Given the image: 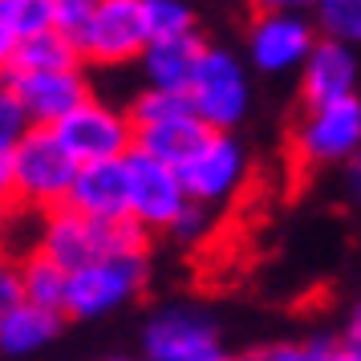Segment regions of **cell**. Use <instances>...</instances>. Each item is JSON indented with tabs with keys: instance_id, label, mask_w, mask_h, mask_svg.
Masks as SVG:
<instances>
[{
	"instance_id": "6da1fadb",
	"label": "cell",
	"mask_w": 361,
	"mask_h": 361,
	"mask_svg": "<svg viewBox=\"0 0 361 361\" xmlns=\"http://www.w3.org/2000/svg\"><path fill=\"white\" fill-rule=\"evenodd\" d=\"M78 159L61 147L53 130H29L17 147L0 150V191L4 203L17 212L53 215L69 203L73 179H78Z\"/></svg>"
},
{
	"instance_id": "7a4b0ae2",
	"label": "cell",
	"mask_w": 361,
	"mask_h": 361,
	"mask_svg": "<svg viewBox=\"0 0 361 361\" xmlns=\"http://www.w3.org/2000/svg\"><path fill=\"white\" fill-rule=\"evenodd\" d=\"M49 260H57L66 272H82L102 256H147L150 252V231L138 228L134 219L122 224H98L90 215L61 207L41 219L37 244Z\"/></svg>"
},
{
	"instance_id": "3957f363",
	"label": "cell",
	"mask_w": 361,
	"mask_h": 361,
	"mask_svg": "<svg viewBox=\"0 0 361 361\" xmlns=\"http://www.w3.org/2000/svg\"><path fill=\"white\" fill-rule=\"evenodd\" d=\"M187 98H191V110L212 130L235 134V126L247 118V106H252V82H247L244 61L224 45H207Z\"/></svg>"
},
{
	"instance_id": "277c9868",
	"label": "cell",
	"mask_w": 361,
	"mask_h": 361,
	"mask_svg": "<svg viewBox=\"0 0 361 361\" xmlns=\"http://www.w3.org/2000/svg\"><path fill=\"white\" fill-rule=\"evenodd\" d=\"M293 159L300 166H345L361 154V98L305 106L293 126Z\"/></svg>"
},
{
	"instance_id": "5b68a950",
	"label": "cell",
	"mask_w": 361,
	"mask_h": 361,
	"mask_svg": "<svg viewBox=\"0 0 361 361\" xmlns=\"http://www.w3.org/2000/svg\"><path fill=\"white\" fill-rule=\"evenodd\" d=\"M150 260L147 256H102L90 268L69 276V300L66 317L69 321H98L110 317L114 309L130 305L134 296L147 288Z\"/></svg>"
},
{
	"instance_id": "8992f818",
	"label": "cell",
	"mask_w": 361,
	"mask_h": 361,
	"mask_svg": "<svg viewBox=\"0 0 361 361\" xmlns=\"http://www.w3.org/2000/svg\"><path fill=\"white\" fill-rule=\"evenodd\" d=\"M85 66H130L150 49L147 0H98L90 25L78 37Z\"/></svg>"
},
{
	"instance_id": "52a82bcc",
	"label": "cell",
	"mask_w": 361,
	"mask_h": 361,
	"mask_svg": "<svg viewBox=\"0 0 361 361\" xmlns=\"http://www.w3.org/2000/svg\"><path fill=\"white\" fill-rule=\"evenodd\" d=\"M219 329L203 309L166 305L142 325V361H219Z\"/></svg>"
},
{
	"instance_id": "ba28073f",
	"label": "cell",
	"mask_w": 361,
	"mask_h": 361,
	"mask_svg": "<svg viewBox=\"0 0 361 361\" xmlns=\"http://www.w3.org/2000/svg\"><path fill=\"white\" fill-rule=\"evenodd\" d=\"M57 138L61 147L78 159V166L85 163H114V159H126L134 150V122L130 114L114 106V102L90 98L85 106H78L73 114L57 126Z\"/></svg>"
},
{
	"instance_id": "9c48e42d",
	"label": "cell",
	"mask_w": 361,
	"mask_h": 361,
	"mask_svg": "<svg viewBox=\"0 0 361 361\" xmlns=\"http://www.w3.org/2000/svg\"><path fill=\"white\" fill-rule=\"evenodd\" d=\"M317 41H321V33L309 13H256L247 25L244 49L256 73L280 78V73L305 69Z\"/></svg>"
},
{
	"instance_id": "30bf717a",
	"label": "cell",
	"mask_w": 361,
	"mask_h": 361,
	"mask_svg": "<svg viewBox=\"0 0 361 361\" xmlns=\"http://www.w3.org/2000/svg\"><path fill=\"white\" fill-rule=\"evenodd\" d=\"M126 171H130V219L147 231H171L191 207L183 175L142 150L126 154Z\"/></svg>"
},
{
	"instance_id": "8fae6325",
	"label": "cell",
	"mask_w": 361,
	"mask_h": 361,
	"mask_svg": "<svg viewBox=\"0 0 361 361\" xmlns=\"http://www.w3.org/2000/svg\"><path fill=\"white\" fill-rule=\"evenodd\" d=\"M247 171H252L247 147L235 134L215 130L212 138L203 142V150L183 166L179 175H183V183H187L191 203H203V207L215 212V207H224L228 199H235V191L247 183Z\"/></svg>"
},
{
	"instance_id": "7c38bea8",
	"label": "cell",
	"mask_w": 361,
	"mask_h": 361,
	"mask_svg": "<svg viewBox=\"0 0 361 361\" xmlns=\"http://www.w3.org/2000/svg\"><path fill=\"white\" fill-rule=\"evenodd\" d=\"M4 90L20 102V110L29 114L37 130H57L78 106L94 98L90 82L82 69H66V73H17L4 78Z\"/></svg>"
},
{
	"instance_id": "4fadbf2b",
	"label": "cell",
	"mask_w": 361,
	"mask_h": 361,
	"mask_svg": "<svg viewBox=\"0 0 361 361\" xmlns=\"http://www.w3.org/2000/svg\"><path fill=\"white\" fill-rule=\"evenodd\" d=\"M66 207L90 215L98 224H122V219H130V171H126V159L85 163L78 171V179H73V191H69Z\"/></svg>"
},
{
	"instance_id": "5bb4252c",
	"label": "cell",
	"mask_w": 361,
	"mask_h": 361,
	"mask_svg": "<svg viewBox=\"0 0 361 361\" xmlns=\"http://www.w3.org/2000/svg\"><path fill=\"white\" fill-rule=\"evenodd\" d=\"M357 49H349L341 41H317L309 61L300 69V102L305 106H325V102L357 98Z\"/></svg>"
},
{
	"instance_id": "9a60e30c",
	"label": "cell",
	"mask_w": 361,
	"mask_h": 361,
	"mask_svg": "<svg viewBox=\"0 0 361 361\" xmlns=\"http://www.w3.org/2000/svg\"><path fill=\"white\" fill-rule=\"evenodd\" d=\"M212 134L215 130L199 114H183V118H171V122H159V126L134 130V150H142L150 159H159V163L183 171V166L203 150V142H207Z\"/></svg>"
},
{
	"instance_id": "2e32d148",
	"label": "cell",
	"mask_w": 361,
	"mask_h": 361,
	"mask_svg": "<svg viewBox=\"0 0 361 361\" xmlns=\"http://www.w3.org/2000/svg\"><path fill=\"white\" fill-rule=\"evenodd\" d=\"M207 49L203 37H183V41H150V49L142 53V82L150 90H166V94H187L191 78L199 69V57Z\"/></svg>"
},
{
	"instance_id": "e0dca14e",
	"label": "cell",
	"mask_w": 361,
	"mask_h": 361,
	"mask_svg": "<svg viewBox=\"0 0 361 361\" xmlns=\"http://www.w3.org/2000/svg\"><path fill=\"white\" fill-rule=\"evenodd\" d=\"M66 325V312H53V309H41L33 300H20L13 309H0V349L8 357H29L37 349L61 333Z\"/></svg>"
},
{
	"instance_id": "ac0fdd59",
	"label": "cell",
	"mask_w": 361,
	"mask_h": 361,
	"mask_svg": "<svg viewBox=\"0 0 361 361\" xmlns=\"http://www.w3.org/2000/svg\"><path fill=\"white\" fill-rule=\"evenodd\" d=\"M82 49L78 41H69L66 33H45L20 45L17 53L4 57V78H17V73H66V69H82Z\"/></svg>"
},
{
	"instance_id": "d6986e66",
	"label": "cell",
	"mask_w": 361,
	"mask_h": 361,
	"mask_svg": "<svg viewBox=\"0 0 361 361\" xmlns=\"http://www.w3.org/2000/svg\"><path fill=\"white\" fill-rule=\"evenodd\" d=\"M57 29L53 0H0V61Z\"/></svg>"
},
{
	"instance_id": "ffe728a7",
	"label": "cell",
	"mask_w": 361,
	"mask_h": 361,
	"mask_svg": "<svg viewBox=\"0 0 361 361\" xmlns=\"http://www.w3.org/2000/svg\"><path fill=\"white\" fill-rule=\"evenodd\" d=\"M17 272H20V288H25V300H33L41 309H53V312H66V300H69V276L57 260H49L41 247H29L25 256L17 260Z\"/></svg>"
},
{
	"instance_id": "44dd1931",
	"label": "cell",
	"mask_w": 361,
	"mask_h": 361,
	"mask_svg": "<svg viewBox=\"0 0 361 361\" xmlns=\"http://www.w3.org/2000/svg\"><path fill=\"white\" fill-rule=\"evenodd\" d=\"M312 25L325 41H341L349 49L361 45V0H321L312 8Z\"/></svg>"
},
{
	"instance_id": "7402d4cb",
	"label": "cell",
	"mask_w": 361,
	"mask_h": 361,
	"mask_svg": "<svg viewBox=\"0 0 361 361\" xmlns=\"http://www.w3.org/2000/svg\"><path fill=\"white\" fill-rule=\"evenodd\" d=\"M150 41H183L199 37V17L191 0H147Z\"/></svg>"
},
{
	"instance_id": "603a6c76",
	"label": "cell",
	"mask_w": 361,
	"mask_h": 361,
	"mask_svg": "<svg viewBox=\"0 0 361 361\" xmlns=\"http://www.w3.org/2000/svg\"><path fill=\"white\" fill-rule=\"evenodd\" d=\"M126 114H130L134 130H142V126H159V122L195 114V110H191V98H187V94H166V90H150V85H142V90L130 98Z\"/></svg>"
},
{
	"instance_id": "cb8c5ba5",
	"label": "cell",
	"mask_w": 361,
	"mask_h": 361,
	"mask_svg": "<svg viewBox=\"0 0 361 361\" xmlns=\"http://www.w3.org/2000/svg\"><path fill=\"white\" fill-rule=\"evenodd\" d=\"M341 341L333 337H309V341H272L256 349L252 361H337Z\"/></svg>"
},
{
	"instance_id": "d4e9b609",
	"label": "cell",
	"mask_w": 361,
	"mask_h": 361,
	"mask_svg": "<svg viewBox=\"0 0 361 361\" xmlns=\"http://www.w3.org/2000/svg\"><path fill=\"white\" fill-rule=\"evenodd\" d=\"M29 130H33L29 114H25V110H20V102L4 90V94H0V150H4V147H17Z\"/></svg>"
},
{
	"instance_id": "484cf974",
	"label": "cell",
	"mask_w": 361,
	"mask_h": 361,
	"mask_svg": "<svg viewBox=\"0 0 361 361\" xmlns=\"http://www.w3.org/2000/svg\"><path fill=\"white\" fill-rule=\"evenodd\" d=\"M98 8V0H53V13H57V33H66L69 41H78L82 29L90 25Z\"/></svg>"
},
{
	"instance_id": "4316f807",
	"label": "cell",
	"mask_w": 361,
	"mask_h": 361,
	"mask_svg": "<svg viewBox=\"0 0 361 361\" xmlns=\"http://www.w3.org/2000/svg\"><path fill=\"white\" fill-rule=\"evenodd\" d=\"M215 228V215L212 207H203V203H191L187 212H183V219L171 228V235L179 240V244H199V240H207Z\"/></svg>"
},
{
	"instance_id": "83f0119b",
	"label": "cell",
	"mask_w": 361,
	"mask_h": 361,
	"mask_svg": "<svg viewBox=\"0 0 361 361\" xmlns=\"http://www.w3.org/2000/svg\"><path fill=\"white\" fill-rule=\"evenodd\" d=\"M20 300H25L20 272H17V264H8V268H0V309H13Z\"/></svg>"
},
{
	"instance_id": "f1b7e54d",
	"label": "cell",
	"mask_w": 361,
	"mask_h": 361,
	"mask_svg": "<svg viewBox=\"0 0 361 361\" xmlns=\"http://www.w3.org/2000/svg\"><path fill=\"white\" fill-rule=\"evenodd\" d=\"M341 187H345V195L349 199H357L361 203V154L353 159V163L341 166Z\"/></svg>"
},
{
	"instance_id": "f546056e",
	"label": "cell",
	"mask_w": 361,
	"mask_h": 361,
	"mask_svg": "<svg viewBox=\"0 0 361 361\" xmlns=\"http://www.w3.org/2000/svg\"><path fill=\"white\" fill-rule=\"evenodd\" d=\"M341 345H345V349H349V353H353V361H361V333H349V329H345Z\"/></svg>"
},
{
	"instance_id": "4dcf8cb0",
	"label": "cell",
	"mask_w": 361,
	"mask_h": 361,
	"mask_svg": "<svg viewBox=\"0 0 361 361\" xmlns=\"http://www.w3.org/2000/svg\"><path fill=\"white\" fill-rule=\"evenodd\" d=\"M256 13H284V0H247Z\"/></svg>"
},
{
	"instance_id": "1f68e13d",
	"label": "cell",
	"mask_w": 361,
	"mask_h": 361,
	"mask_svg": "<svg viewBox=\"0 0 361 361\" xmlns=\"http://www.w3.org/2000/svg\"><path fill=\"white\" fill-rule=\"evenodd\" d=\"M349 333H361V300L353 305V312H349Z\"/></svg>"
},
{
	"instance_id": "d6a6232c",
	"label": "cell",
	"mask_w": 361,
	"mask_h": 361,
	"mask_svg": "<svg viewBox=\"0 0 361 361\" xmlns=\"http://www.w3.org/2000/svg\"><path fill=\"white\" fill-rule=\"evenodd\" d=\"M219 361H252V353H224Z\"/></svg>"
},
{
	"instance_id": "836d02e7",
	"label": "cell",
	"mask_w": 361,
	"mask_h": 361,
	"mask_svg": "<svg viewBox=\"0 0 361 361\" xmlns=\"http://www.w3.org/2000/svg\"><path fill=\"white\" fill-rule=\"evenodd\" d=\"M337 361H353V353H349V349L341 345V349H337Z\"/></svg>"
},
{
	"instance_id": "e575fe53",
	"label": "cell",
	"mask_w": 361,
	"mask_h": 361,
	"mask_svg": "<svg viewBox=\"0 0 361 361\" xmlns=\"http://www.w3.org/2000/svg\"><path fill=\"white\" fill-rule=\"evenodd\" d=\"M106 361H134V357H106Z\"/></svg>"
}]
</instances>
